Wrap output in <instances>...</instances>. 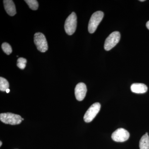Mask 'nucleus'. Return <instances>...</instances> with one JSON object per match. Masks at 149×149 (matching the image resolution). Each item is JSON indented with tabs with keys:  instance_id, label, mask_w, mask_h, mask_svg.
I'll return each instance as SVG.
<instances>
[{
	"instance_id": "nucleus-1",
	"label": "nucleus",
	"mask_w": 149,
	"mask_h": 149,
	"mask_svg": "<svg viewBox=\"0 0 149 149\" xmlns=\"http://www.w3.org/2000/svg\"><path fill=\"white\" fill-rule=\"evenodd\" d=\"M104 16L103 12L101 11H98L92 15L89 24H88V31L90 33H94L95 32L99 24L102 20Z\"/></svg>"
},
{
	"instance_id": "nucleus-2",
	"label": "nucleus",
	"mask_w": 149,
	"mask_h": 149,
	"mask_svg": "<svg viewBox=\"0 0 149 149\" xmlns=\"http://www.w3.org/2000/svg\"><path fill=\"white\" fill-rule=\"evenodd\" d=\"M0 120L6 124L15 125L20 124L22 121V118L19 115L6 113L0 114Z\"/></svg>"
},
{
	"instance_id": "nucleus-3",
	"label": "nucleus",
	"mask_w": 149,
	"mask_h": 149,
	"mask_svg": "<svg viewBox=\"0 0 149 149\" xmlns=\"http://www.w3.org/2000/svg\"><path fill=\"white\" fill-rule=\"evenodd\" d=\"M77 18L76 14L72 12L66 19L64 24L65 32L68 35L74 34L77 27Z\"/></svg>"
},
{
	"instance_id": "nucleus-4",
	"label": "nucleus",
	"mask_w": 149,
	"mask_h": 149,
	"mask_svg": "<svg viewBox=\"0 0 149 149\" xmlns=\"http://www.w3.org/2000/svg\"><path fill=\"white\" fill-rule=\"evenodd\" d=\"M34 43L37 49L42 52H45L48 49V45L45 36L41 32H37L34 35Z\"/></svg>"
},
{
	"instance_id": "nucleus-5",
	"label": "nucleus",
	"mask_w": 149,
	"mask_h": 149,
	"mask_svg": "<svg viewBox=\"0 0 149 149\" xmlns=\"http://www.w3.org/2000/svg\"><path fill=\"white\" fill-rule=\"evenodd\" d=\"M120 38V33L115 31L111 33L105 41L104 48L106 51L110 50L119 42Z\"/></svg>"
},
{
	"instance_id": "nucleus-6",
	"label": "nucleus",
	"mask_w": 149,
	"mask_h": 149,
	"mask_svg": "<svg viewBox=\"0 0 149 149\" xmlns=\"http://www.w3.org/2000/svg\"><path fill=\"white\" fill-rule=\"evenodd\" d=\"M101 105L98 102L95 103L91 106L85 113L84 120L85 122H91L95 117L100 109Z\"/></svg>"
},
{
	"instance_id": "nucleus-7",
	"label": "nucleus",
	"mask_w": 149,
	"mask_h": 149,
	"mask_svg": "<svg viewBox=\"0 0 149 149\" xmlns=\"http://www.w3.org/2000/svg\"><path fill=\"white\" fill-rule=\"evenodd\" d=\"M130 137V134L124 128H118L112 133L111 138L116 142H123L127 141Z\"/></svg>"
},
{
	"instance_id": "nucleus-8",
	"label": "nucleus",
	"mask_w": 149,
	"mask_h": 149,
	"mask_svg": "<svg viewBox=\"0 0 149 149\" xmlns=\"http://www.w3.org/2000/svg\"><path fill=\"white\" fill-rule=\"evenodd\" d=\"M87 92V87L85 83H80L77 84L74 89V94L77 100L79 101L83 100L86 96Z\"/></svg>"
},
{
	"instance_id": "nucleus-9",
	"label": "nucleus",
	"mask_w": 149,
	"mask_h": 149,
	"mask_svg": "<svg viewBox=\"0 0 149 149\" xmlns=\"http://www.w3.org/2000/svg\"><path fill=\"white\" fill-rule=\"evenodd\" d=\"M5 9L7 13L10 16H13L16 14L15 5L12 0H4L3 1Z\"/></svg>"
},
{
	"instance_id": "nucleus-10",
	"label": "nucleus",
	"mask_w": 149,
	"mask_h": 149,
	"mask_svg": "<svg viewBox=\"0 0 149 149\" xmlns=\"http://www.w3.org/2000/svg\"><path fill=\"white\" fill-rule=\"evenodd\" d=\"M131 91L133 93L137 94H143L148 91V87L143 83H134L130 87Z\"/></svg>"
},
{
	"instance_id": "nucleus-11",
	"label": "nucleus",
	"mask_w": 149,
	"mask_h": 149,
	"mask_svg": "<svg viewBox=\"0 0 149 149\" xmlns=\"http://www.w3.org/2000/svg\"><path fill=\"white\" fill-rule=\"evenodd\" d=\"M139 147L140 149H149V137L148 134H145L141 138Z\"/></svg>"
},
{
	"instance_id": "nucleus-12",
	"label": "nucleus",
	"mask_w": 149,
	"mask_h": 149,
	"mask_svg": "<svg viewBox=\"0 0 149 149\" xmlns=\"http://www.w3.org/2000/svg\"><path fill=\"white\" fill-rule=\"evenodd\" d=\"M9 85L8 81L3 77H0V91L4 92L8 89Z\"/></svg>"
},
{
	"instance_id": "nucleus-13",
	"label": "nucleus",
	"mask_w": 149,
	"mask_h": 149,
	"mask_svg": "<svg viewBox=\"0 0 149 149\" xmlns=\"http://www.w3.org/2000/svg\"><path fill=\"white\" fill-rule=\"evenodd\" d=\"M24 1L27 3L29 8L32 10H36L39 7V4L36 0H25Z\"/></svg>"
},
{
	"instance_id": "nucleus-14",
	"label": "nucleus",
	"mask_w": 149,
	"mask_h": 149,
	"mask_svg": "<svg viewBox=\"0 0 149 149\" xmlns=\"http://www.w3.org/2000/svg\"><path fill=\"white\" fill-rule=\"evenodd\" d=\"M2 49L6 54L10 55L12 52V49L8 43L4 42L2 45Z\"/></svg>"
},
{
	"instance_id": "nucleus-15",
	"label": "nucleus",
	"mask_w": 149,
	"mask_h": 149,
	"mask_svg": "<svg viewBox=\"0 0 149 149\" xmlns=\"http://www.w3.org/2000/svg\"><path fill=\"white\" fill-rule=\"evenodd\" d=\"M17 62L18 63H21L26 64V63H27V60L25 58H23L20 57L18 58Z\"/></svg>"
},
{
	"instance_id": "nucleus-16",
	"label": "nucleus",
	"mask_w": 149,
	"mask_h": 149,
	"mask_svg": "<svg viewBox=\"0 0 149 149\" xmlns=\"http://www.w3.org/2000/svg\"><path fill=\"white\" fill-rule=\"evenodd\" d=\"M17 66L19 68H20L21 69H24L26 67V64H23V63H17Z\"/></svg>"
},
{
	"instance_id": "nucleus-17",
	"label": "nucleus",
	"mask_w": 149,
	"mask_h": 149,
	"mask_svg": "<svg viewBox=\"0 0 149 149\" xmlns=\"http://www.w3.org/2000/svg\"><path fill=\"white\" fill-rule=\"evenodd\" d=\"M146 27L148 29H149V21H148L146 23Z\"/></svg>"
},
{
	"instance_id": "nucleus-18",
	"label": "nucleus",
	"mask_w": 149,
	"mask_h": 149,
	"mask_svg": "<svg viewBox=\"0 0 149 149\" xmlns=\"http://www.w3.org/2000/svg\"><path fill=\"white\" fill-rule=\"evenodd\" d=\"M10 91V90L9 89H7L6 91V93H9Z\"/></svg>"
},
{
	"instance_id": "nucleus-19",
	"label": "nucleus",
	"mask_w": 149,
	"mask_h": 149,
	"mask_svg": "<svg viewBox=\"0 0 149 149\" xmlns=\"http://www.w3.org/2000/svg\"><path fill=\"white\" fill-rule=\"evenodd\" d=\"M2 144V143L1 141V142H0V146H1Z\"/></svg>"
},
{
	"instance_id": "nucleus-20",
	"label": "nucleus",
	"mask_w": 149,
	"mask_h": 149,
	"mask_svg": "<svg viewBox=\"0 0 149 149\" xmlns=\"http://www.w3.org/2000/svg\"><path fill=\"white\" fill-rule=\"evenodd\" d=\"M145 1V0H141V1Z\"/></svg>"
},
{
	"instance_id": "nucleus-21",
	"label": "nucleus",
	"mask_w": 149,
	"mask_h": 149,
	"mask_svg": "<svg viewBox=\"0 0 149 149\" xmlns=\"http://www.w3.org/2000/svg\"><path fill=\"white\" fill-rule=\"evenodd\" d=\"M24 120V118H22V120Z\"/></svg>"
}]
</instances>
